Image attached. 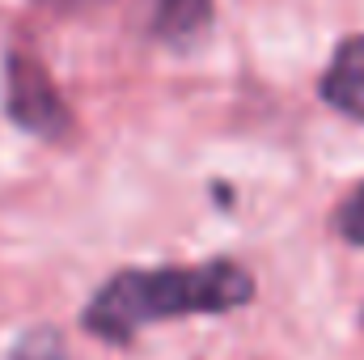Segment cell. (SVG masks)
Segmentation results:
<instances>
[{
    "label": "cell",
    "instance_id": "obj_1",
    "mask_svg": "<svg viewBox=\"0 0 364 360\" xmlns=\"http://www.w3.org/2000/svg\"><path fill=\"white\" fill-rule=\"evenodd\" d=\"M255 275L237 259L119 268L81 309V327L102 344H132L140 331L178 318H216L255 301Z\"/></svg>",
    "mask_w": 364,
    "mask_h": 360
},
{
    "label": "cell",
    "instance_id": "obj_2",
    "mask_svg": "<svg viewBox=\"0 0 364 360\" xmlns=\"http://www.w3.org/2000/svg\"><path fill=\"white\" fill-rule=\"evenodd\" d=\"M4 115L13 127L47 144H64L73 136V110L34 51L4 55Z\"/></svg>",
    "mask_w": 364,
    "mask_h": 360
},
{
    "label": "cell",
    "instance_id": "obj_3",
    "mask_svg": "<svg viewBox=\"0 0 364 360\" xmlns=\"http://www.w3.org/2000/svg\"><path fill=\"white\" fill-rule=\"evenodd\" d=\"M318 93L331 110L364 123V34H348L335 47V55L318 81Z\"/></svg>",
    "mask_w": 364,
    "mask_h": 360
},
{
    "label": "cell",
    "instance_id": "obj_4",
    "mask_svg": "<svg viewBox=\"0 0 364 360\" xmlns=\"http://www.w3.org/2000/svg\"><path fill=\"white\" fill-rule=\"evenodd\" d=\"M212 26V0H149V30L166 47H191Z\"/></svg>",
    "mask_w": 364,
    "mask_h": 360
},
{
    "label": "cell",
    "instance_id": "obj_5",
    "mask_svg": "<svg viewBox=\"0 0 364 360\" xmlns=\"http://www.w3.org/2000/svg\"><path fill=\"white\" fill-rule=\"evenodd\" d=\"M9 360H73V352H68V344L55 327H34L13 344Z\"/></svg>",
    "mask_w": 364,
    "mask_h": 360
},
{
    "label": "cell",
    "instance_id": "obj_6",
    "mask_svg": "<svg viewBox=\"0 0 364 360\" xmlns=\"http://www.w3.org/2000/svg\"><path fill=\"white\" fill-rule=\"evenodd\" d=\"M331 229H335L348 246L364 250V182H356V186L339 199V208H335V216H331Z\"/></svg>",
    "mask_w": 364,
    "mask_h": 360
},
{
    "label": "cell",
    "instance_id": "obj_7",
    "mask_svg": "<svg viewBox=\"0 0 364 360\" xmlns=\"http://www.w3.org/2000/svg\"><path fill=\"white\" fill-rule=\"evenodd\" d=\"M38 4L55 9V13H90V9H97V4H106V0H38Z\"/></svg>",
    "mask_w": 364,
    "mask_h": 360
}]
</instances>
